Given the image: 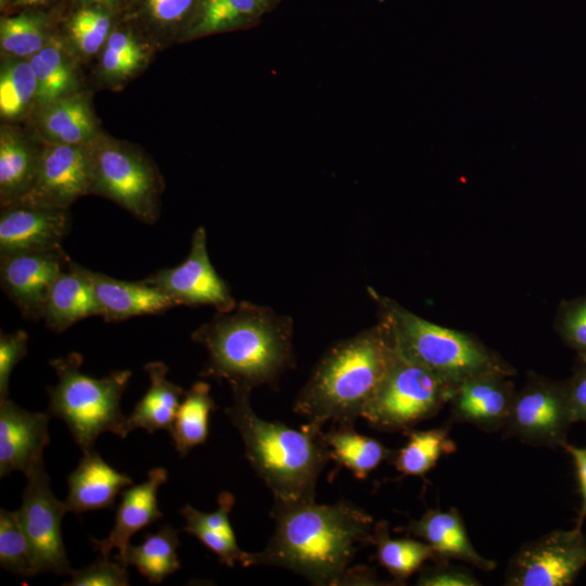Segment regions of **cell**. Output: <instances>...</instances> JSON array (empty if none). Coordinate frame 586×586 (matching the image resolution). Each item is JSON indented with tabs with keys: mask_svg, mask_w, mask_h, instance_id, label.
I'll use <instances>...</instances> for the list:
<instances>
[{
	"mask_svg": "<svg viewBox=\"0 0 586 586\" xmlns=\"http://www.w3.org/2000/svg\"><path fill=\"white\" fill-rule=\"evenodd\" d=\"M270 517V539L263 550L247 552L243 566H279L315 585H341L358 548L373 545L372 517L347 500L275 501Z\"/></svg>",
	"mask_w": 586,
	"mask_h": 586,
	"instance_id": "obj_1",
	"label": "cell"
},
{
	"mask_svg": "<svg viewBox=\"0 0 586 586\" xmlns=\"http://www.w3.org/2000/svg\"><path fill=\"white\" fill-rule=\"evenodd\" d=\"M191 339L208 355L200 375L226 381L232 391L275 387L295 365L293 319L247 301L217 311Z\"/></svg>",
	"mask_w": 586,
	"mask_h": 586,
	"instance_id": "obj_2",
	"label": "cell"
},
{
	"mask_svg": "<svg viewBox=\"0 0 586 586\" xmlns=\"http://www.w3.org/2000/svg\"><path fill=\"white\" fill-rule=\"evenodd\" d=\"M397 355L381 322L333 344L297 394L293 411L308 422L354 424L374 396Z\"/></svg>",
	"mask_w": 586,
	"mask_h": 586,
	"instance_id": "obj_3",
	"label": "cell"
},
{
	"mask_svg": "<svg viewBox=\"0 0 586 586\" xmlns=\"http://www.w3.org/2000/svg\"><path fill=\"white\" fill-rule=\"evenodd\" d=\"M250 394L232 391V404L225 409L243 441L247 461L275 501H315L317 481L331 460L322 426L308 422L293 429L265 420L253 410Z\"/></svg>",
	"mask_w": 586,
	"mask_h": 586,
	"instance_id": "obj_4",
	"label": "cell"
},
{
	"mask_svg": "<svg viewBox=\"0 0 586 586\" xmlns=\"http://www.w3.org/2000/svg\"><path fill=\"white\" fill-rule=\"evenodd\" d=\"M397 353L457 386L485 373L513 375V368L475 337L428 321L369 289Z\"/></svg>",
	"mask_w": 586,
	"mask_h": 586,
	"instance_id": "obj_5",
	"label": "cell"
},
{
	"mask_svg": "<svg viewBox=\"0 0 586 586\" xmlns=\"http://www.w3.org/2000/svg\"><path fill=\"white\" fill-rule=\"evenodd\" d=\"M50 365L58 383L48 387V415L66 423L74 442L82 450L91 449L104 432L122 438L129 434L120 399L131 378L130 370L93 378L80 370L82 356L78 353L55 358Z\"/></svg>",
	"mask_w": 586,
	"mask_h": 586,
	"instance_id": "obj_6",
	"label": "cell"
},
{
	"mask_svg": "<svg viewBox=\"0 0 586 586\" xmlns=\"http://www.w3.org/2000/svg\"><path fill=\"white\" fill-rule=\"evenodd\" d=\"M397 352V351H396ZM456 387L398 353L360 418L386 431H407L435 416Z\"/></svg>",
	"mask_w": 586,
	"mask_h": 586,
	"instance_id": "obj_7",
	"label": "cell"
},
{
	"mask_svg": "<svg viewBox=\"0 0 586 586\" xmlns=\"http://www.w3.org/2000/svg\"><path fill=\"white\" fill-rule=\"evenodd\" d=\"M90 152V193L106 196L141 221L153 224L158 217L162 187L152 164L133 150L109 140H94Z\"/></svg>",
	"mask_w": 586,
	"mask_h": 586,
	"instance_id": "obj_8",
	"label": "cell"
},
{
	"mask_svg": "<svg viewBox=\"0 0 586 586\" xmlns=\"http://www.w3.org/2000/svg\"><path fill=\"white\" fill-rule=\"evenodd\" d=\"M26 477L17 515L29 544L35 574H71L73 569L61 531L62 519L69 510L65 501L54 497L43 462L29 471Z\"/></svg>",
	"mask_w": 586,
	"mask_h": 586,
	"instance_id": "obj_9",
	"label": "cell"
},
{
	"mask_svg": "<svg viewBox=\"0 0 586 586\" xmlns=\"http://www.w3.org/2000/svg\"><path fill=\"white\" fill-rule=\"evenodd\" d=\"M586 565V536L582 528L552 531L522 545L511 557L508 586L572 585Z\"/></svg>",
	"mask_w": 586,
	"mask_h": 586,
	"instance_id": "obj_10",
	"label": "cell"
},
{
	"mask_svg": "<svg viewBox=\"0 0 586 586\" xmlns=\"http://www.w3.org/2000/svg\"><path fill=\"white\" fill-rule=\"evenodd\" d=\"M572 424L565 385L531 374L526 384L515 391L504 429L522 443L555 449L568 443Z\"/></svg>",
	"mask_w": 586,
	"mask_h": 586,
	"instance_id": "obj_11",
	"label": "cell"
},
{
	"mask_svg": "<svg viewBox=\"0 0 586 586\" xmlns=\"http://www.w3.org/2000/svg\"><path fill=\"white\" fill-rule=\"evenodd\" d=\"M143 280L165 292L176 306H212L217 311H229L238 304L211 263L203 226L193 232L190 252L181 264L160 269Z\"/></svg>",
	"mask_w": 586,
	"mask_h": 586,
	"instance_id": "obj_12",
	"label": "cell"
},
{
	"mask_svg": "<svg viewBox=\"0 0 586 586\" xmlns=\"http://www.w3.org/2000/svg\"><path fill=\"white\" fill-rule=\"evenodd\" d=\"M92 166L90 144L50 143L40 151L34 182L14 204L67 209L90 193Z\"/></svg>",
	"mask_w": 586,
	"mask_h": 586,
	"instance_id": "obj_13",
	"label": "cell"
},
{
	"mask_svg": "<svg viewBox=\"0 0 586 586\" xmlns=\"http://www.w3.org/2000/svg\"><path fill=\"white\" fill-rule=\"evenodd\" d=\"M69 262L62 246L0 254L1 286L24 318L42 319L49 290Z\"/></svg>",
	"mask_w": 586,
	"mask_h": 586,
	"instance_id": "obj_14",
	"label": "cell"
},
{
	"mask_svg": "<svg viewBox=\"0 0 586 586\" xmlns=\"http://www.w3.org/2000/svg\"><path fill=\"white\" fill-rule=\"evenodd\" d=\"M49 415L31 412L12 400L0 399V475L21 471L25 475L43 462L49 444Z\"/></svg>",
	"mask_w": 586,
	"mask_h": 586,
	"instance_id": "obj_15",
	"label": "cell"
},
{
	"mask_svg": "<svg viewBox=\"0 0 586 586\" xmlns=\"http://www.w3.org/2000/svg\"><path fill=\"white\" fill-rule=\"evenodd\" d=\"M2 208L0 254L56 249L69 231L71 219L66 209L25 204Z\"/></svg>",
	"mask_w": 586,
	"mask_h": 586,
	"instance_id": "obj_16",
	"label": "cell"
},
{
	"mask_svg": "<svg viewBox=\"0 0 586 586\" xmlns=\"http://www.w3.org/2000/svg\"><path fill=\"white\" fill-rule=\"evenodd\" d=\"M507 378L485 373L461 382L449 400L451 419L487 433L504 429L515 394Z\"/></svg>",
	"mask_w": 586,
	"mask_h": 586,
	"instance_id": "obj_17",
	"label": "cell"
},
{
	"mask_svg": "<svg viewBox=\"0 0 586 586\" xmlns=\"http://www.w3.org/2000/svg\"><path fill=\"white\" fill-rule=\"evenodd\" d=\"M167 480L164 468L148 472V479L120 492V502L116 510L115 523L103 539L91 538L93 549L103 557H110L113 549L118 550L114 559L122 561L130 545L131 536L163 517L158 508L157 491Z\"/></svg>",
	"mask_w": 586,
	"mask_h": 586,
	"instance_id": "obj_18",
	"label": "cell"
},
{
	"mask_svg": "<svg viewBox=\"0 0 586 586\" xmlns=\"http://www.w3.org/2000/svg\"><path fill=\"white\" fill-rule=\"evenodd\" d=\"M407 532L425 542L436 556L435 563L450 559L469 563L483 571H493L496 562L481 556L472 545L460 511L430 509L419 519L411 520Z\"/></svg>",
	"mask_w": 586,
	"mask_h": 586,
	"instance_id": "obj_19",
	"label": "cell"
},
{
	"mask_svg": "<svg viewBox=\"0 0 586 586\" xmlns=\"http://www.w3.org/2000/svg\"><path fill=\"white\" fill-rule=\"evenodd\" d=\"M89 278L100 316L109 322L158 315L176 306L165 292L144 280L124 281L91 270Z\"/></svg>",
	"mask_w": 586,
	"mask_h": 586,
	"instance_id": "obj_20",
	"label": "cell"
},
{
	"mask_svg": "<svg viewBox=\"0 0 586 586\" xmlns=\"http://www.w3.org/2000/svg\"><path fill=\"white\" fill-rule=\"evenodd\" d=\"M82 451L78 466L67 475L68 510L82 513L113 509L117 494L132 484L131 477L115 470L92 448Z\"/></svg>",
	"mask_w": 586,
	"mask_h": 586,
	"instance_id": "obj_21",
	"label": "cell"
},
{
	"mask_svg": "<svg viewBox=\"0 0 586 586\" xmlns=\"http://www.w3.org/2000/svg\"><path fill=\"white\" fill-rule=\"evenodd\" d=\"M92 316H100V308L89 269L71 259L49 290L42 319L50 330L60 333Z\"/></svg>",
	"mask_w": 586,
	"mask_h": 586,
	"instance_id": "obj_22",
	"label": "cell"
},
{
	"mask_svg": "<svg viewBox=\"0 0 586 586\" xmlns=\"http://www.w3.org/2000/svg\"><path fill=\"white\" fill-rule=\"evenodd\" d=\"M150 387L127 416V430L144 429L149 434L157 430L171 432L184 391L167 379L168 368L162 361L144 365Z\"/></svg>",
	"mask_w": 586,
	"mask_h": 586,
	"instance_id": "obj_23",
	"label": "cell"
},
{
	"mask_svg": "<svg viewBox=\"0 0 586 586\" xmlns=\"http://www.w3.org/2000/svg\"><path fill=\"white\" fill-rule=\"evenodd\" d=\"M233 505V495L222 492L218 496V507L215 511L203 512L189 504L180 510L186 520L183 531L195 536L222 564L230 568L237 562L243 565L247 557V552L239 547L230 523L229 515Z\"/></svg>",
	"mask_w": 586,
	"mask_h": 586,
	"instance_id": "obj_24",
	"label": "cell"
},
{
	"mask_svg": "<svg viewBox=\"0 0 586 586\" xmlns=\"http://www.w3.org/2000/svg\"><path fill=\"white\" fill-rule=\"evenodd\" d=\"M40 151L9 127L0 132V199L7 206L20 201L31 187Z\"/></svg>",
	"mask_w": 586,
	"mask_h": 586,
	"instance_id": "obj_25",
	"label": "cell"
},
{
	"mask_svg": "<svg viewBox=\"0 0 586 586\" xmlns=\"http://www.w3.org/2000/svg\"><path fill=\"white\" fill-rule=\"evenodd\" d=\"M330 459L349 470L358 480H365L383 461L392 460L395 451L380 441L362 435L354 424H339L322 433Z\"/></svg>",
	"mask_w": 586,
	"mask_h": 586,
	"instance_id": "obj_26",
	"label": "cell"
},
{
	"mask_svg": "<svg viewBox=\"0 0 586 586\" xmlns=\"http://www.w3.org/2000/svg\"><path fill=\"white\" fill-rule=\"evenodd\" d=\"M42 109L40 126L52 143L88 145L95 140V120L82 97L66 95Z\"/></svg>",
	"mask_w": 586,
	"mask_h": 586,
	"instance_id": "obj_27",
	"label": "cell"
},
{
	"mask_svg": "<svg viewBox=\"0 0 586 586\" xmlns=\"http://www.w3.org/2000/svg\"><path fill=\"white\" fill-rule=\"evenodd\" d=\"M266 9L259 0H198L188 21L190 37L246 28L258 23Z\"/></svg>",
	"mask_w": 586,
	"mask_h": 586,
	"instance_id": "obj_28",
	"label": "cell"
},
{
	"mask_svg": "<svg viewBox=\"0 0 586 586\" xmlns=\"http://www.w3.org/2000/svg\"><path fill=\"white\" fill-rule=\"evenodd\" d=\"M179 546L178 531L166 524L156 533H148L141 545H129L120 563L135 566L149 583L160 584L180 569Z\"/></svg>",
	"mask_w": 586,
	"mask_h": 586,
	"instance_id": "obj_29",
	"label": "cell"
},
{
	"mask_svg": "<svg viewBox=\"0 0 586 586\" xmlns=\"http://www.w3.org/2000/svg\"><path fill=\"white\" fill-rule=\"evenodd\" d=\"M215 409L211 386L206 382H195L184 392L169 433L180 457L206 442L209 416Z\"/></svg>",
	"mask_w": 586,
	"mask_h": 586,
	"instance_id": "obj_30",
	"label": "cell"
},
{
	"mask_svg": "<svg viewBox=\"0 0 586 586\" xmlns=\"http://www.w3.org/2000/svg\"><path fill=\"white\" fill-rule=\"evenodd\" d=\"M373 545L380 565L398 584L410 577L425 561H436L433 549L425 542L412 538H392L385 521L374 524Z\"/></svg>",
	"mask_w": 586,
	"mask_h": 586,
	"instance_id": "obj_31",
	"label": "cell"
},
{
	"mask_svg": "<svg viewBox=\"0 0 586 586\" xmlns=\"http://www.w3.org/2000/svg\"><path fill=\"white\" fill-rule=\"evenodd\" d=\"M408 441L395 453L392 461L403 475H425L444 455L456 450L455 442L449 437L448 428L430 430L409 429L405 431Z\"/></svg>",
	"mask_w": 586,
	"mask_h": 586,
	"instance_id": "obj_32",
	"label": "cell"
},
{
	"mask_svg": "<svg viewBox=\"0 0 586 586\" xmlns=\"http://www.w3.org/2000/svg\"><path fill=\"white\" fill-rule=\"evenodd\" d=\"M28 62L37 81V104L44 106L68 95L75 85V73L61 43L47 42Z\"/></svg>",
	"mask_w": 586,
	"mask_h": 586,
	"instance_id": "obj_33",
	"label": "cell"
},
{
	"mask_svg": "<svg viewBox=\"0 0 586 586\" xmlns=\"http://www.w3.org/2000/svg\"><path fill=\"white\" fill-rule=\"evenodd\" d=\"M37 81L29 62L4 63L0 75V113L3 118L14 119L27 110L36 99Z\"/></svg>",
	"mask_w": 586,
	"mask_h": 586,
	"instance_id": "obj_34",
	"label": "cell"
},
{
	"mask_svg": "<svg viewBox=\"0 0 586 586\" xmlns=\"http://www.w3.org/2000/svg\"><path fill=\"white\" fill-rule=\"evenodd\" d=\"M0 565L23 577L36 575L29 544L17 511L3 508L0 510Z\"/></svg>",
	"mask_w": 586,
	"mask_h": 586,
	"instance_id": "obj_35",
	"label": "cell"
},
{
	"mask_svg": "<svg viewBox=\"0 0 586 586\" xmlns=\"http://www.w3.org/2000/svg\"><path fill=\"white\" fill-rule=\"evenodd\" d=\"M0 43L8 54L33 56L47 43L43 18L29 13L1 18Z\"/></svg>",
	"mask_w": 586,
	"mask_h": 586,
	"instance_id": "obj_36",
	"label": "cell"
},
{
	"mask_svg": "<svg viewBox=\"0 0 586 586\" xmlns=\"http://www.w3.org/2000/svg\"><path fill=\"white\" fill-rule=\"evenodd\" d=\"M110 15L100 7L77 11L71 18L68 30L76 48L84 54L95 53L109 38Z\"/></svg>",
	"mask_w": 586,
	"mask_h": 586,
	"instance_id": "obj_37",
	"label": "cell"
},
{
	"mask_svg": "<svg viewBox=\"0 0 586 586\" xmlns=\"http://www.w3.org/2000/svg\"><path fill=\"white\" fill-rule=\"evenodd\" d=\"M71 581L66 586H127L129 575L127 566L114 559L101 556L93 563L79 570H72Z\"/></svg>",
	"mask_w": 586,
	"mask_h": 586,
	"instance_id": "obj_38",
	"label": "cell"
},
{
	"mask_svg": "<svg viewBox=\"0 0 586 586\" xmlns=\"http://www.w3.org/2000/svg\"><path fill=\"white\" fill-rule=\"evenodd\" d=\"M28 335L23 330L0 334V399L8 398L9 382L14 367L25 357Z\"/></svg>",
	"mask_w": 586,
	"mask_h": 586,
	"instance_id": "obj_39",
	"label": "cell"
},
{
	"mask_svg": "<svg viewBox=\"0 0 586 586\" xmlns=\"http://www.w3.org/2000/svg\"><path fill=\"white\" fill-rule=\"evenodd\" d=\"M436 563L420 571L417 585L420 586H479V579L468 570Z\"/></svg>",
	"mask_w": 586,
	"mask_h": 586,
	"instance_id": "obj_40",
	"label": "cell"
},
{
	"mask_svg": "<svg viewBox=\"0 0 586 586\" xmlns=\"http://www.w3.org/2000/svg\"><path fill=\"white\" fill-rule=\"evenodd\" d=\"M198 0H144L150 17L165 26L190 18Z\"/></svg>",
	"mask_w": 586,
	"mask_h": 586,
	"instance_id": "obj_41",
	"label": "cell"
},
{
	"mask_svg": "<svg viewBox=\"0 0 586 586\" xmlns=\"http://www.w3.org/2000/svg\"><path fill=\"white\" fill-rule=\"evenodd\" d=\"M563 339L586 361V301L570 308L561 323Z\"/></svg>",
	"mask_w": 586,
	"mask_h": 586,
	"instance_id": "obj_42",
	"label": "cell"
},
{
	"mask_svg": "<svg viewBox=\"0 0 586 586\" xmlns=\"http://www.w3.org/2000/svg\"><path fill=\"white\" fill-rule=\"evenodd\" d=\"M565 383L566 400L573 423H586V361Z\"/></svg>",
	"mask_w": 586,
	"mask_h": 586,
	"instance_id": "obj_43",
	"label": "cell"
},
{
	"mask_svg": "<svg viewBox=\"0 0 586 586\" xmlns=\"http://www.w3.org/2000/svg\"><path fill=\"white\" fill-rule=\"evenodd\" d=\"M126 61L140 66L143 63L144 53L142 47L128 33L116 30L110 34L106 46Z\"/></svg>",
	"mask_w": 586,
	"mask_h": 586,
	"instance_id": "obj_44",
	"label": "cell"
},
{
	"mask_svg": "<svg viewBox=\"0 0 586 586\" xmlns=\"http://www.w3.org/2000/svg\"><path fill=\"white\" fill-rule=\"evenodd\" d=\"M569 453L574 461L581 494V508L576 520V527L582 528L586 518V447H575L566 443L562 447Z\"/></svg>",
	"mask_w": 586,
	"mask_h": 586,
	"instance_id": "obj_45",
	"label": "cell"
},
{
	"mask_svg": "<svg viewBox=\"0 0 586 586\" xmlns=\"http://www.w3.org/2000/svg\"><path fill=\"white\" fill-rule=\"evenodd\" d=\"M103 73L114 79L125 78L133 73L138 66L119 56L115 51L105 47L101 59Z\"/></svg>",
	"mask_w": 586,
	"mask_h": 586,
	"instance_id": "obj_46",
	"label": "cell"
},
{
	"mask_svg": "<svg viewBox=\"0 0 586 586\" xmlns=\"http://www.w3.org/2000/svg\"><path fill=\"white\" fill-rule=\"evenodd\" d=\"M371 569L365 566L351 568L346 571L341 585H379Z\"/></svg>",
	"mask_w": 586,
	"mask_h": 586,
	"instance_id": "obj_47",
	"label": "cell"
},
{
	"mask_svg": "<svg viewBox=\"0 0 586 586\" xmlns=\"http://www.w3.org/2000/svg\"><path fill=\"white\" fill-rule=\"evenodd\" d=\"M87 1H88V2H91V3H95V4H98V5H100V4H101V5H102V4L109 5V4H112V3H114V2H116V1H118V0H87Z\"/></svg>",
	"mask_w": 586,
	"mask_h": 586,
	"instance_id": "obj_48",
	"label": "cell"
},
{
	"mask_svg": "<svg viewBox=\"0 0 586 586\" xmlns=\"http://www.w3.org/2000/svg\"><path fill=\"white\" fill-rule=\"evenodd\" d=\"M43 0H17L18 3L21 4H27V5H34V4H37L39 2H42Z\"/></svg>",
	"mask_w": 586,
	"mask_h": 586,
	"instance_id": "obj_49",
	"label": "cell"
},
{
	"mask_svg": "<svg viewBox=\"0 0 586 586\" xmlns=\"http://www.w3.org/2000/svg\"><path fill=\"white\" fill-rule=\"evenodd\" d=\"M259 2L263 4V7L267 10H269L270 8H272V4L270 2V0H259Z\"/></svg>",
	"mask_w": 586,
	"mask_h": 586,
	"instance_id": "obj_50",
	"label": "cell"
},
{
	"mask_svg": "<svg viewBox=\"0 0 586 586\" xmlns=\"http://www.w3.org/2000/svg\"><path fill=\"white\" fill-rule=\"evenodd\" d=\"M279 1H280V0H270L272 7H273L275 4H277Z\"/></svg>",
	"mask_w": 586,
	"mask_h": 586,
	"instance_id": "obj_51",
	"label": "cell"
},
{
	"mask_svg": "<svg viewBox=\"0 0 586 586\" xmlns=\"http://www.w3.org/2000/svg\"><path fill=\"white\" fill-rule=\"evenodd\" d=\"M1 2V5L3 7V4L5 3V0H0Z\"/></svg>",
	"mask_w": 586,
	"mask_h": 586,
	"instance_id": "obj_52",
	"label": "cell"
}]
</instances>
